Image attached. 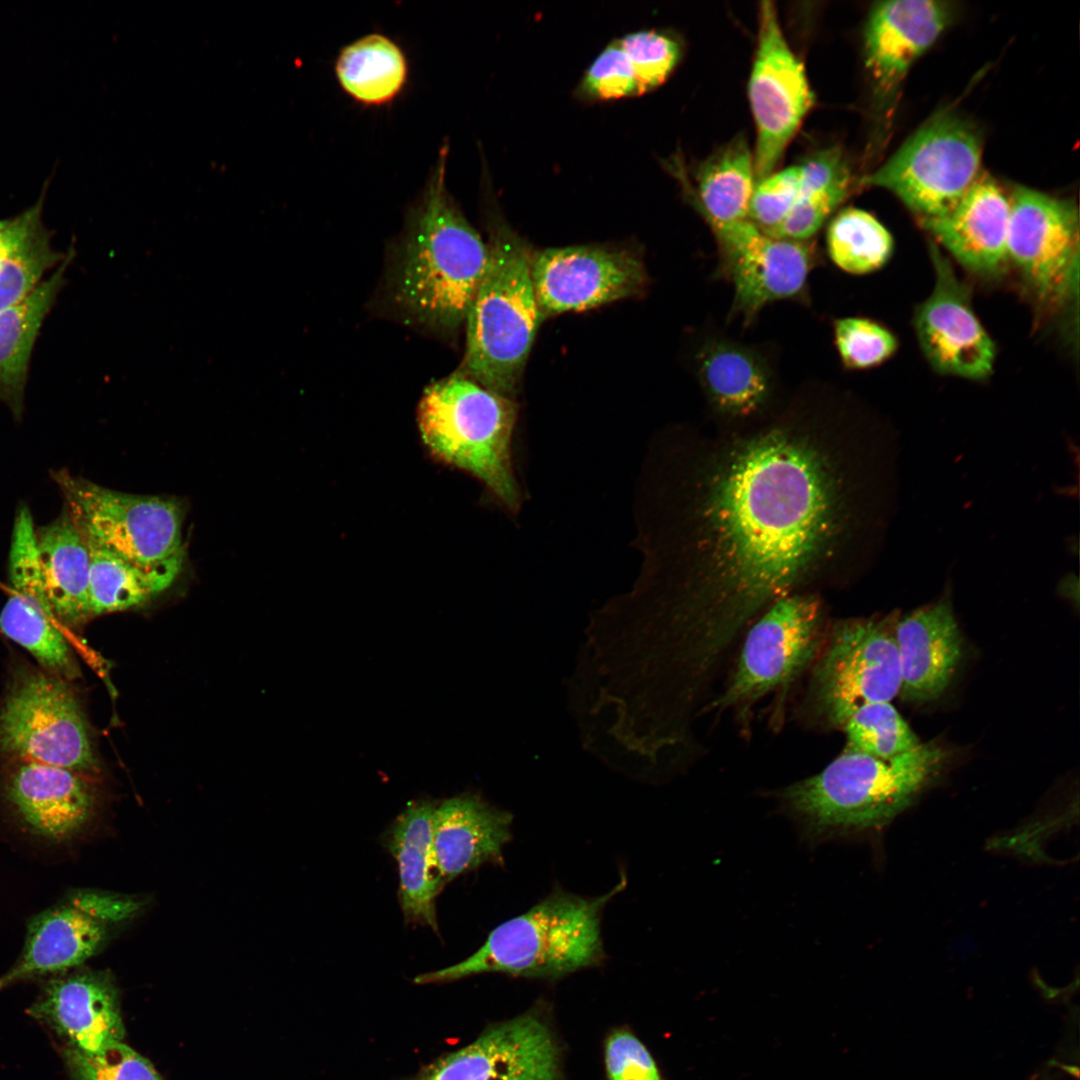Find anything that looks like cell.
Listing matches in <instances>:
<instances>
[{
    "label": "cell",
    "mask_w": 1080,
    "mask_h": 1080,
    "mask_svg": "<svg viewBox=\"0 0 1080 1080\" xmlns=\"http://www.w3.org/2000/svg\"><path fill=\"white\" fill-rule=\"evenodd\" d=\"M898 458L888 433L794 412L670 449L647 484L645 563L627 593L648 651L709 684L757 614L866 568L895 512Z\"/></svg>",
    "instance_id": "obj_1"
},
{
    "label": "cell",
    "mask_w": 1080,
    "mask_h": 1080,
    "mask_svg": "<svg viewBox=\"0 0 1080 1080\" xmlns=\"http://www.w3.org/2000/svg\"><path fill=\"white\" fill-rule=\"evenodd\" d=\"M447 154L445 145L411 210L390 278L392 300L401 314L440 333L465 324L489 259L488 244L446 188Z\"/></svg>",
    "instance_id": "obj_2"
},
{
    "label": "cell",
    "mask_w": 1080,
    "mask_h": 1080,
    "mask_svg": "<svg viewBox=\"0 0 1080 1080\" xmlns=\"http://www.w3.org/2000/svg\"><path fill=\"white\" fill-rule=\"evenodd\" d=\"M947 751L935 741L891 759L845 750L819 773L784 788L786 808L810 840L888 824L938 776Z\"/></svg>",
    "instance_id": "obj_3"
},
{
    "label": "cell",
    "mask_w": 1080,
    "mask_h": 1080,
    "mask_svg": "<svg viewBox=\"0 0 1080 1080\" xmlns=\"http://www.w3.org/2000/svg\"><path fill=\"white\" fill-rule=\"evenodd\" d=\"M626 883L623 877L612 890L597 897L555 888L528 911L495 927L468 958L418 975L413 981L445 983L490 972L554 979L598 965L605 957L601 936L604 908Z\"/></svg>",
    "instance_id": "obj_4"
},
{
    "label": "cell",
    "mask_w": 1080,
    "mask_h": 1080,
    "mask_svg": "<svg viewBox=\"0 0 1080 1080\" xmlns=\"http://www.w3.org/2000/svg\"><path fill=\"white\" fill-rule=\"evenodd\" d=\"M484 277L466 317L460 374L512 398L543 320L532 282L530 248L494 217Z\"/></svg>",
    "instance_id": "obj_5"
},
{
    "label": "cell",
    "mask_w": 1080,
    "mask_h": 1080,
    "mask_svg": "<svg viewBox=\"0 0 1080 1080\" xmlns=\"http://www.w3.org/2000/svg\"><path fill=\"white\" fill-rule=\"evenodd\" d=\"M517 411L514 399L459 372L427 386L417 407L431 455L477 478L511 512L521 504L512 462Z\"/></svg>",
    "instance_id": "obj_6"
},
{
    "label": "cell",
    "mask_w": 1080,
    "mask_h": 1080,
    "mask_svg": "<svg viewBox=\"0 0 1080 1080\" xmlns=\"http://www.w3.org/2000/svg\"><path fill=\"white\" fill-rule=\"evenodd\" d=\"M976 129L951 112L928 120L861 184L893 193L921 221L948 214L979 176Z\"/></svg>",
    "instance_id": "obj_7"
},
{
    "label": "cell",
    "mask_w": 1080,
    "mask_h": 1080,
    "mask_svg": "<svg viewBox=\"0 0 1080 1080\" xmlns=\"http://www.w3.org/2000/svg\"><path fill=\"white\" fill-rule=\"evenodd\" d=\"M54 480L88 540L146 568L183 567V510L176 499L112 490L65 470Z\"/></svg>",
    "instance_id": "obj_8"
},
{
    "label": "cell",
    "mask_w": 1080,
    "mask_h": 1080,
    "mask_svg": "<svg viewBox=\"0 0 1080 1080\" xmlns=\"http://www.w3.org/2000/svg\"><path fill=\"white\" fill-rule=\"evenodd\" d=\"M0 751L19 762L96 769L86 719L63 679L24 670L13 680L0 708Z\"/></svg>",
    "instance_id": "obj_9"
},
{
    "label": "cell",
    "mask_w": 1080,
    "mask_h": 1080,
    "mask_svg": "<svg viewBox=\"0 0 1080 1080\" xmlns=\"http://www.w3.org/2000/svg\"><path fill=\"white\" fill-rule=\"evenodd\" d=\"M899 615L848 618L835 623L812 676L819 712L841 727L859 706L891 702L901 686L895 640Z\"/></svg>",
    "instance_id": "obj_10"
},
{
    "label": "cell",
    "mask_w": 1080,
    "mask_h": 1080,
    "mask_svg": "<svg viewBox=\"0 0 1080 1080\" xmlns=\"http://www.w3.org/2000/svg\"><path fill=\"white\" fill-rule=\"evenodd\" d=\"M822 602L813 593L786 596L769 606L749 629L728 687L711 708L751 704L791 682L819 647Z\"/></svg>",
    "instance_id": "obj_11"
},
{
    "label": "cell",
    "mask_w": 1080,
    "mask_h": 1080,
    "mask_svg": "<svg viewBox=\"0 0 1080 1080\" xmlns=\"http://www.w3.org/2000/svg\"><path fill=\"white\" fill-rule=\"evenodd\" d=\"M1009 199L1008 262L1042 304L1068 299L1078 285L1076 203L1025 186H1016Z\"/></svg>",
    "instance_id": "obj_12"
},
{
    "label": "cell",
    "mask_w": 1080,
    "mask_h": 1080,
    "mask_svg": "<svg viewBox=\"0 0 1080 1080\" xmlns=\"http://www.w3.org/2000/svg\"><path fill=\"white\" fill-rule=\"evenodd\" d=\"M748 92L757 138L755 181L769 176L813 103L803 64L788 45L774 4H760Z\"/></svg>",
    "instance_id": "obj_13"
},
{
    "label": "cell",
    "mask_w": 1080,
    "mask_h": 1080,
    "mask_svg": "<svg viewBox=\"0 0 1080 1080\" xmlns=\"http://www.w3.org/2000/svg\"><path fill=\"white\" fill-rule=\"evenodd\" d=\"M139 909L133 899L80 891L35 916L21 955L0 976V991L21 981L64 973L95 955L117 923Z\"/></svg>",
    "instance_id": "obj_14"
},
{
    "label": "cell",
    "mask_w": 1080,
    "mask_h": 1080,
    "mask_svg": "<svg viewBox=\"0 0 1080 1080\" xmlns=\"http://www.w3.org/2000/svg\"><path fill=\"white\" fill-rule=\"evenodd\" d=\"M531 276L543 319L638 295L647 284L645 265L637 254L601 245L535 252Z\"/></svg>",
    "instance_id": "obj_15"
},
{
    "label": "cell",
    "mask_w": 1080,
    "mask_h": 1080,
    "mask_svg": "<svg viewBox=\"0 0 1080 1080\" xmlns=\"http://www.w3.org/2000/svg\"><path fill=\"white\" fill-rule=\"evenodd\" d=\"M934 269L930 295L917 307L914 328L923 354L943 375L983 380L992 373L996 348L974 312L968 286L937 244H929Z\"/></svg>",
    "instance_id": "obj_16"
},
{
    "label": "cell",
    "mask_w": 1080,
    "mask_h": 1080,
    "mask_svg": "<svg viewBox=\"0 0 1080 1080\" xmlns=\"http://www.w3.org/2000/svg\"><path fill=\"white\" fill-rule=\"evenodd\" d=\"M734 288L733 311L751 320L769 303L799 297L815 264L809 241L774 238L749 219L712 226Z\"/></svg>",
    "instance_id": "obj_17"
},
{
    "label": "cell",
    "mask_w": 1080,
    "mask_h": 1080,
    "mask_svg": "<svg viewBox=\"0 0 1080 1080\" xmlns=\"http://www.w3.org/2000/svg\"><path fill=\"white\" fill-rule=\"evenodd\" d=\"M413 1080H560L559 1052L548 1027L526 1014L491 1028Z\"/></svg>",
    "instance_id": "obj_18"
},
{
    "label": "cell",
    "mask_w": 1080,
    "mask_h": 1080,
    "mask_svg": "<svg viewBox=\"0 0 1080 1080\" xmlns=\"http://www.w3.org/2000/svg\"><path fill=\"white\" fill-rule=\"evenodd\" d=\"M29 1014L49 1026L67 1046L90 1055L102 1054L125 1035L118 989L105 971L60 973L51 978Z\"/></svg>",
    "instance_id": "obj_19"
},
{
    "label": "cell",
    "mask_w": 1080,
    "mask_h": 1080,
    "mask_svg": "<svg viewBox=\"0 0 1080 1080\" xmlns=\"http://www.w3.org/2000/svg\"><path fill=\"white\" fill-rule=\"evenodd\" d=\"M901 686L900 698L922 704L939 698L962 658L963 640L951 601L943 595L895 624Z\"/></svg>",
    "instance_id": "obj_20"
},
{
    "label": "cell",
    "mask_w": 1080,
    "mask_h": 1080,
    "mask_svg": "<svg viewBox=\"0 0 1080 1080\" xmlns=\"http://www.w3.org/2000/svg\"><path fill=\"white\" fill-rule=\"evenodd\" d=\"M1009 216V197L993 178L979 174L948 214L921 224L963 267L994 277L1009 263Z\"/></svg>",
    "instance_id": "obj_21"
},
{
    "label": "cell",
    "mask_w": 1080,
    "mask_h": 1080,
    "mask_svg": "<svg viewBox=\"0 0 1080 1080\" xmlns=\"http://www.w3.org/2000/svg\"><path fill=\"white\" fill-rule=\"evenodd\" d=\"M513 815L465 792L437 803L432 821L436 881L440 891L485 863L503 864Z\"/></svg>",
    "instance_id": "obj_22"
},
{
    "label": "cell",
    "mask_w": 1080,
    "mask_h": 1080,
    "mask_svg": "<svg viewBox=\"0 0 1080 1080\" xmlns=\"http://www.w3.org/2000/svg\"><path fill=\"white\" fill-rule=\"evenodd\" d=\"M951 16L949 3L943 1L892 0L873 6L865 28V60L880 92L898 88Z\"/></svg>",
    "instance_id": "obj_23"
},
{
    "label": "cell",
    "mask_w": 1080,
    "mask_h": 1080,
    "mask_svg": "<svg viewBox=\"0 0 1080 1080\" xmlns=\"http://www.w3.org/2000/svg\"><path fill=\"white\" fill-rule=\"evenodd\" d=\"M696 376L712 409L721 417L744 421L768 407L774 375L756 348L726 338L707 339L695 357Z\"/></svg>",
    "instance_id": "obj_24"
},
{
    "label": "cell",
    "mask_w": 1080,
    "mask_h": 1080,
    "mask_svg": "<svg viewBox=\"0 0 1080 1080\" xmlns=\"http://www.w3.org/2000/svg\"><path fill=\"white\" fill-rule=\"evenodd\" d=\"M6 793L23 820L40 835L64 840L91 815L94 794L77 772L36 762H19Z\"/></svg>",
    "instance_id": "obj_25"
},
{
    "label": "cell",
    "mask_w": 1080,
    "mask_h": 1080,
    "mask_svg": "<svg viewBox=\"0 0 1080 1080\" xmlns=\"http://www.w3.org/2000/svg\"><path fill=\"white\" fill-rule=\"evenodd\" d=\"M44 610L55 621L76 626L91 618L90 551L68 509L36 529Z\"/></svg>",
    "instance_id": "obj_26"
},
{
    "label": "cell",
    "mask_w": 1080,
    "mask_h": 1080,
    "mask_svg": "<svg viewBox=\"0 0 1080 1080\" xmlns=\"http://www.w3.org/2000/svg\"><path fill=\"white\" fill-rule=\"evenodd\" d=\"M438 802L410 801L387 830L385 846L394 857L399 874V903L407 923L430 927L438 933L435 899L441 892L436 881L432 821Z\"/></svg>",
    "instance_id": "obj_27"
},
{
    "label": "cell",
    "mask_w": 1080,
    "mask_h": 1080,
    "mask_svg": "<svg viewBox=\"0 0 1080 1080\" xmlns=\"http://www.w3.org/2000/svg\"><path fill=\"white\" fill-rule=\"evenodd\" d=\"M74 256L75 249L70 247L64 261L32 292L0 312V401L16 418L23 413L36 340L65 283V273Z\"/></svg>",
    "instance_id": "obj_28"
},
{
    "label": "cell",
    "mask_w": 1080,
    "mask_h": 1080,
    "mask_svg": "<svg viewBox=\"0 0 1080 1080\" xmlns=\"http://www.w3.org/2000/svg\"><path fill=\"white\" fill-rule=\"evenodd\" d=\"M86 540L90 551L91 617L145 604L169 588L182 569L146 568Z\"/></svg>",
    "instance_id": "obj_29"
},
{
    "label": "cell",
    "mask_w": 1080,
    "mask_h": 1080,
    "mask_svg": "<svg viewBox=\"0 0 1080 1080\" xmlns=\"http://www.w3.org/2000/svg\"><path fill=\"white\" fill-rule=\"evenodd\" d=\"M696 182L698 206L711 227L748 219L755 174L745 138L733 139L704 160Z\"/></svg>",
    "instance_id": "obj_30"
},
{
    "label": "cell",
    "mask_w": 1080,
    "mask_h": 1080,
    "mask_svg": "<svg viewBox=\"0 0 1080 1080\" xmlns=\"http://www.w3.org/2000/svg\"><path fill=\"white\" fill-rule=\"evenodd\" d=\"M343 90L365 105L391 101L402 90L408 73L401 48L382 34H369L344 47L335 63Z\"/></svg>",
    "instance_id": "obj_31"
},
{
    "label": "cell",
    "mask_w": 1080,
    "mask_h": 1080,
    "mask_svg": "<svg viewBox=\"0 0 1080 1080\" xmlns=\"http://www.w3.org/2000/svg\"><path fill=\"white\" fill-rule=\"evenodd\" d=\"M800 167L797 199L771 237L808 241L847 196L849 171L838 149L818 152Z\"/></svg>",
    "instance_id": "obj_32"
},
{
    "label": "cell",
    "mask_w": 1080,
    "mask_h": 1080,
    "mask_svg": "<svg viewBox=\"0 0 1080 1080\" xmlns=\"http://www.w3.org/2000/svg\"><path fill=\"white\" fill-rule=\"evenodd\" d=\"M54 620L32 598L14 592L0 612V631L61 679L79 675L70 646Z\"/></svg>",
    "instance_id": "obj_33"
},
{
    "label": "cell",
    "mask_w": 1080,
    "mask_h": 1080,
    "mask_svg": "<svg viewBox=\"0 0 1080 1080\" xmlns=\"http://www.w3.org/2000/svg\"><path fill=\"white\" fill-rule=\"evenodd\" d=\"M827 252L841 270L863 275L881 269L894 249L893 237L872 214L858 208L841 210L826 233Z\"/></svg>",
    "instance_id": "obj_34"
},
{
    "label": "cell",
    "mask_w": 1080,
    "mask_h": 1080,
    "mask_svg": "<svg viewBox=\"0 0 1080 1080\" xmlns=\"http://www.w3.org/2000/svg\"><path fill=\"white\" fill-rule=\"evenodd\" d=\"M840 728L847 736V749L884 760L921 743L890 702H870L857 707Z\"/></svg>",
    "instance_id": "obj_35"
},
{
    "label": "cell",
    "mask_w": 1080,
    "mask_h": 1080,
    "mask_svg": "<svg viewBox=\"0 0 1080 1080\" xmlns=\"http://www.w3.org/2000/svg\"><path fill=\"white\" fill-rule=\"evenodd\" d=\"M68 251L55 250L46 227L13 252L0 273V312L25 298L58 267Z\"/></svg>",
    "instance_id": "obj_36"
},
{
    "label": "cell",
    "mask_w": 1080,
    "mask_h": 1080,
    "mask_svg": "<svg viewBox=\"0 0 1080 1080\" xmlns=\"http://www.w3.org/2000/svg\"><path fill=\"white\" fill-rule=\"evenodd\" d=\"M833 335L840 360L848 369L877 367L891 358L898 346L886 327L864 317L835 320Z\"/></svg>",
    "instance_id": "obj_37"
},
{
    "label": "cell",
    "mask_w": 1080,
    "mask_h": 1080,
    "mask_svg": "<svg viewBox=\"0 0 1080 1080\" xmlns=\"http://www.w3.org/2000/svg\"><path fill=\"white\" fill-rule=\"evenodd\" d=\"M617 42L632 67L638 95L660 86L681 56L678 41L654 30L630 33Z\"/></svg>",
    "instance_id": "obj_38"
},
{
    "label": "cell",
    "mask_w": 1080,
    "mask_h": 1080,
    "mask_svg": "<svg viewBox=\"0 0 1080 1080\" xmlns=\"http://www.w3.org/2000/svg\"><path fill=\"white\" fill-rule=\"evenodd\" d=\"M63 1056L73 1080H164L146 1058L123 1042L99 1055L66 1046Z\"/></svg>",
    "instance_id": "obj_39"
},
{
    "label": "cell",
    "mask_w": 1080,
    "mask_h": 1080,
    "mask_svg": "<svg viewBox=\"0 0 1080 1080\" xmlns=\"http://www.w3.org/2000/svg\"><path fill=\"white\" fill-rule=\"evenodd\" d=\"M801 167L792 166L758 181L750 199L748 219L771 236L794 205L800 187Z\"/></svg>",
    "instance_id": "obj_40"
},
{
    "label": "cell",
    "mask_w": 1080,
    "mask_h": 1080,
    "mask_svg": "<svg viewBox=\"0 0 1080 1080\" xmlns=\"http://www.w3.org/2000/svg\"><path fill=\"white\" fill-rule=\"evenodd\" d=\"M577 95L590 101L639 96L632 67L617 41L607 46L587 69Z\"/></svg>",
    "instance_id": "obj_41"
},
{
    "label": "cell",
    "mask_w": 1080,
    "mask_h": 1080,
    "mask_svg": "<svg viewBox=\"0 0 1080 1080\" xmlns=\"http://www.w3.org/2000/svg\"><path fill=\"white\" fill-rule=\"evenodd\" d=\"M605 1060L610 1080H660L650 1053L628 1032H615L609 1037Z\"/></svg>",
    "instance_id": "obj_42"
},
{
    "label": "cell",
    "mask_w": 1080,
    "mask_h": 1080,
    "mask_svg": "<svg viewBox=\"0 0 1080 1080\" xmlns=\"http://www.w3.org/2000/svg\"><path fill=\"white\" fill-rule=\"evenodd\" d=\"M45 187L33 206L12 218L0 220V257L16 251L45 227L42 220Z\"/></svg>",
    "instance_id": "obj_43"
}]
</instances>
